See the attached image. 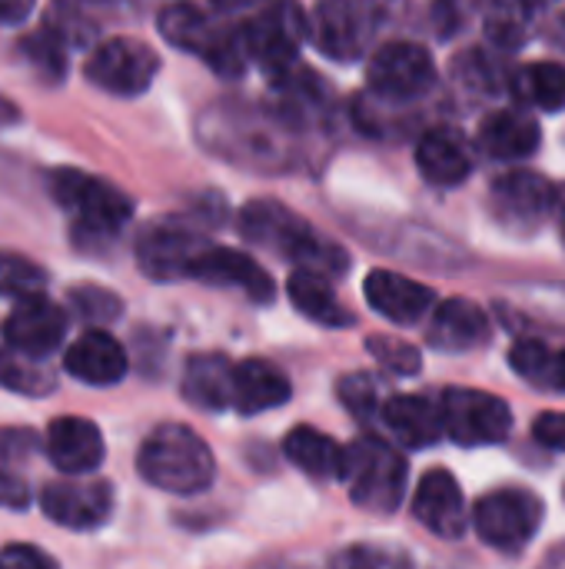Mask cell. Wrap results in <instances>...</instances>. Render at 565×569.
I'll use <instances>...</instances> for the list:
<instances>
[{
  "instance_id": "obj_1",
  "label": "cell",
  "mask_w": 565,
  "mask_h": 569,
  "mask_svg": "<svg viewBox=\"0 0 565 569\" xmlns=\"http://www.w3.org/2000/svg\"><path fill=\"white\" fill-rule=\"evenodd\" d=\"M196 133L206 150L246 170L280 173V170H293L300 160V140H296L300 130L290 127L273 110L253 103H240V100L213 103L210 110H203Z\"/></svg>"
},
{
  "instance_id": "obj_2",
  "label": "cell",
  "mask_w": 565,
  "mask_h": 569,
  "mask_svg": "<svg viewBox=\"0 0 565 569\" xmlns=\"http://www.w3.org/2000/svg\"><path fill=\"white\" fill-rule=\"evenodd\" d=\"M240 230L246 240L276 250L293 260L300 270L316 277H340L350 267V257L326 237H320L303 217L276 200H253L240 210Z\"/></svg>"
},
{
  "instance_id": "obj_3",
  "label": "cell",
  "mask_w": 565,
  "mask_h": 569,
  "mask_svg": "<svg viewBox=\"0 0 565 569\" xmlns=\"http://www.w3.org/2000/svg\"><path fill=\"white\" fill-rule=\"evenodd\" d=\"M137 467L143 473V480L157 490L167 493H203L213 483V453L210 447L180 423H163L157 427L137 457Z\"/></svg>"
},
{
  "instance_id": "obj_4",
  "label": "cell",
  "mask_w": 565,
  "mask_h": 569,
  "mask_svg": "<svg viewBox=\"0 0 565 569\" xmlns=\"http://www.w3.org/2000/svg\"><path fill=\"white\" fill-rule=\"evenodd\" d=\"M340 480H346L356 507L370 513H396L406 493V460L390 443L363 437L343 450Z\"/></svg>"
},
{
  "instance_id": "obj_5",
  "label": "cell",
  "mask_w": 565,
  "mask_h": 569,
  "mask_svg": "<svg viewBox=\"0 0 565 569\" xmlns=\"http://www.w3.org/2000/svg\"><path fill=\"white\" fill-rule=\"evenodd\" d=\"M47 180H50L53 200L73 217V223L83 237H100V240L113 237L133 217L130 197L100 177L63 167V170H53Z\"/></svg>"
},
{
  "instance_id": "obj_6",
  "label": "cell",
  "mask_w": 565,
  "mask_h": 569,
  "mask_svg": "<svg viewBox=\"0 0 565 569\" xmlns=\"http://www.w3.org/2000/svg\"><path fill=\"white\" fill-rule=\"evenodd\" d=\"M157 23H160V33L173 47L203 57L216 73H223V77L243 73L246 57H243V47H240V33L223 27V23H216L206 10L186 7V3L167 7Z\"/></svg>"
},
{
  "instance_id": "obj_7",
  "label": "cell",
  "mask_w": 565,
  "mask_h": 569,
  "mask_svg": "<svg viewBox=\"0 0 565 569\" xmlns=\"http://www.w3.org/2000/svg\"><path fill=\"white\" fill-rule=\"evenodd\" d=\"M543 500L526 487H500L473 507V527L483 543L516 553L543 527Z\"/></svg>"
},
{
  "instance_id": "obj_8",
  "label": "cell",
  "mask_w": 565,
  "mask_h": 569,
  "mask_svg": "<svg viewBox=\"0 0 565 569\" xmlns=\"http://www.w3.org/2000/svg\"><path fill=\"white\" fill-rule=\"evenodd\" d=\"M443 437L460 447H493L503 443L513 430V410L503 397L450 387L440 400Z\"/></svg>"
},
{
  "instance_id": "obj_9",
  "label": "cell",
  "mask_w": 565,
  "mask_h": 569,
  "mask_svg": "<svg viewBox=\"0 0 565 569\" xmlns=\"http://www.w3.org/2000/svg\"><path fill=\"white\" fill-rule=\"evenodd\" d=\"M436 87V63L413 40H390L370 60V93L390 103L420 100Z\"/></svg>"
},
{
  "instance_id": "obj_10",
  "label": "cell",
  "mask_w": 565,
  "mask_h": 569,
  "mask_svg": "<svg viewBox=\"0 0 565 569\" xmlns=\"http://www.w3.org/2000/svg\"><path fill=\"white\" fill-rule=\"evenodd\" d=\"M306 17L296 7H270L250 17L236 33L246 60H256L270 77H280L283 70L296 67L300 43L306 37Z\"/></svg>"
},
{
  "instance_id": "obj_11",
  "label": "cell",
  "mask_w": 565,
  "mask_h": 569,
  "mask_svg": "<svg viewBox=\"0 0 565 569\" xmlns=\"http://www.w3.org/2000/svg\"><path fill=\"white\" fill-rule=\"evenodd\" d=\"M160 70V57L153 47L133 37H113L100 43L87 60V77L93 87L117 93V97H137L143 93Z\"/></svg>"
},
{
  "instance_id": "obj_12",
  "label": "cell",
  "mask_w": 565,
  "mask_h": 569,
  "mask_svg": "<svg viewBox=\"0 0 565 569\" xmlns=\"http://www.w3.org/2000/svg\"><path fill=\"white\" fill-rule=\"evenodd\" d=\"M493 213L513 233L539 230L559 203V187L533 170H513L493 180Z\"/></svg>"
},
{
  "instance_id": "obj_13",
  "label": "cell",
  "mask_w": 565,
  "mask_h": 569,
  "mask_svg": "<svg viewBox=\"0 0 565 569\" xmlns=\"http://www.w3.org/2000/svg\"><path fill=\"white\" fill-rule=\"evenodd\" d=\"M383 10L373 3H320L313 10V37L333 60H356L370 50Z\"/></svg>"
},
{
  "instance_id": "obj_14",
  "label": "cell",
  "mask_w": 565,
  "mask_h": 569,
  "mask_svg": "<svg viewBox=\"0 0 565 569\" xmlns=\"http://www.w3.org/2000/svg\"><path fill=\"white\" fill-rule=\"evenodd\" d=\"M210 243L196 230H190V223L160 220L140 233L137 260H140V270L153 280H183V277H190L196 257Z\"/></svg>"
},
{
  "instance_id": "obj_15",
  "label": "cell",
  "mask_w": 565,
  "mask_h": 569,
  "mask_svg": "<svg viewBox=\"0 0 565 569\" xmlns=\"http://www.w3.org/2000/svg\"><path fill=\"white\" fill-rule=\"evenodd\" d=\"M43 513L70 530H97L113 507V490L103 480H53L40 493Z\"/></svg>"
},
{
  "instance_id": "obj_16",
  "label": "cell",
  "mask_w": 565,
  "mask_h": 569,
  "mask_svg": "<svg viewBox=\"0 0 565 569\" xmlns=\"http://www.w3.org/2000/svg\"><path fill=\"white\" fill-rule=\"evenodd\" d=\"M63 333H67V317L47 297L20 300L3 323V337L10 343V350L20 357H30V360L50 357L60 347Z\"/></svg>"
},
{
  "instance_id": "obj_17",
  "label": "cell",
  "mask_w": 565,
  "mask_h": 569,
  "mask_svg": "<svg viewBox=\"0 0 565 569\" xmlns=\"http://www.w3.org/2000/svg\"><path fill=\"white\" fill-rule=\"evenodd\" d=\"M413 517L443 540H460L470 527L466 497L450 470H430L413 497Z\"/></svg>"
},
{
  "instance_id": "obj_18",
  "label": "cell",
  "mask_w": 565,
  "mask_h": 569,
  "mask_svg": "<svg viewBox=\"0 0 565 569\" xmlns=\"http://www.w3.org/2000/svg\"><path fill=\"white\" fill-rule=\"evenodd\" d=\"M539 143H543V130L536 117L523 107H500L486 113L476 130V147L503 163L529 160L539 150Z\"/></svg>"
},
{
  "instance_id": "obj_19",
  "label": "cell",
  "mask_w": 565,
  "mask_h": 569,
  "mask_svg": "<svg viewBox=\"0 0 565 569\" xmlns=\"http://www.w3.org/2000/svg\"><path fill=\"white\" fill-rule=\"evenodd\" d=\"M193 280H203V283H216V287H236L243 290L253 303H266L273 300V277L246 253L240 250H230V247H206L193 270H190Z\"/></svg>"
},
{
  "instance_id": "obj_20",
  "label": "cell",
  "mask_w": 565,
  "mask_h": 569,
  "mask_svg": "<svg viewBox=\"0 0 565 569\" xmlns=\"http://www.w3.org/2000/svg\"><path fill=\"white\" fill-rule=\"evenodd\" d=\"M366 300L370 307L393 320V323H403V327H413L420 323L433 307H436V293L403 273H393V270H373L366 277Z\"/></svg>"
},
{
  "instance_id": "obj_21",
  "label": "cell",
  "mask_w": 565,
  "mask_h": 569,
  "mask_svg": "<svg viewBox=\"0 0 565 569\" xmlns=\"http://www.w3.org/2000/svg\"><path fill=\"white\" fill-rule=\"evenodd\" d=\"M416 167L430 183L456 187L473 173L476 160L470 140L456 127H433L416 143Z\"/></svg>"
},
{
  "instance_id": "obj_22",
  "label": "cell",
  "mask_w": 565,
  "mask_h": 569,
  "mask_svg": "<svg viewBox=\"0 0 565 569\" xmlns=\"http://www.w3.org/2000/svg\"><path fill=\"white\" fill-rule=\"evenodd\" d=\"M47 457L67 477H83L103 463V437L83 417H60L47 430Z\"/></svg>"
},
{
  "instance_id": "obj_23",
  "label": "cell",
  "mask_w": 565,
  "mask_h": 569,
  "mask_svg": "<svg viewBox=\"0 0 565 569\" xmlns=\"http://www.w3.org/2000/svg\"><path fill=\"white\" fill-rule=\"evenodd\" d=\"M426 337L436 350L463 353V350H476V347L490 343L493 327H490V317L483 313V307H476L473 300L453 297L433 310Z\"/></svg>"
},
{
  "instance_id": "obj_24",
  "label": "cell",
  "mask_w": 565,
  "mask_h": 569,
  "mask_svg": "<svg viewBox=\"0 0 565 569\" xmlns=\"http://www.w3.org/2000/svg\"><path fill=\"white\" fill-rule=\"evenodd\" d=\"M380 420L386 423V430L410 450L420 447H433L443 440V417H440V403L430 397H416V393H403V397H386Z\"/></svg>"
},
{
  "instance_id": "obj_25",
  "label": "cell",
  "mask_w": 565,
  "mask_h": 569,
  "mask_svg": "<svg viewBox=\"0 0 565 569\" xmlns=\"http://www.w3.org/2000/svg\"><path fill=\"white\" fill-rule=\"evenodd\" d=\"M63 367L70 377H77L90 387H110L127 377V353L110 333L90 330L67 350Z\"/></svg>"
},
{
  "instance_id": "obj_26",
  "label": "cell",
  "mask_w": 565,
  "mask_h": 569,
  "mask_svg": "<svg viewBox=\"0 0 565 569\" xmlns=\"http://www.w3.org/2000/svg\"><path fill=\"white\" fill-rule=\"evenodd\" d=\"M293 387L283 377V370H276L266 360H243L233 367V407L246 417L283 407Z\"/></svg>"
},
{
  "instance_id": "obj_27",
  "label": "cell",
  "mask_w": 565,
  "mask_h": 569,
  "mask_svg": "<svg viewBox=\"0 0 565 569\" xmlns=\"http://www.w3.org/2000/svg\"><path fill=\"white\" fill-rule=\"evenodd\" d=\"M233 367L220 353H200L186 363L183 397L200 410H226L233 407Z\"/></svg>"
},
{
  "instance_id": "obj_28",
  "label": "cell",
  "mask_w": 565,
  "mask_h": 569,
  "mask_svg": "<svg viewBox=\"0 0 565 569\" xmlns=\"http://www.w3.org/2000/svg\"><path fill=\"white\" fill-rule=\"evenodd\" d=\"M509 93L523 107L559 113V110H565V67L556 60L523 63L519 70L509 73Z\"/></svg>"
},
{
  "instance_id": "obj_29",
  "label": "cell",
  "mask_w": 565,
  "mask_h": 569,
  "mask_svg": "<svg viewBox=\"0 0 565 569\" xmlns=\"http://www.w3.org/2000/svg\"><path fill=\"white\" fill-rule=\"evenodd\" d=\"M283 453H286L290 463H296L313 480H340L343 447H336L333 437H326V433H320L313 427H296L286 437Z\"/></svg>"
},
{
  "instance_id": "obj_30",
  "label": "cell",
  "mask_w": 565,
  "mask_h": 569,
  "mask_svg": "<svg viewBox=\"0 0 565 569\" xmlns=\"http://www.w3.org/2000/svg\"><path fill=\"white\" fill-rule=\"evenodd\" d=\"M513 370L549 393H565V347H553L546 340H519L509 350Z\"/></svg>"
},
{
  "instance_id": "obj_31",
  "label": "cell",
  "mask_w": 565,
  "mask_h": 569,
  "mask_svg": "<svg viewBox=\"0 0 565 569\" xmlns=\"http://www.w3.org/2000/svg\"><path fill=\"white\" fill-rule=\"evenodd\" d=\"M290 300L313 323H323V327H350L353 323V313L336 300V293H333L326 277L296 270L290 277Z\"/></svg>"
},
{
  "instance_id": "obj_32",
  "label": "cell",
  "mask_w": 565,
  "mask_h": 569,
  "mask_svg": "<svg viewBox=\"0 0 565 569\" xmlns=\"http://www.w3.org/2000/svg\"><path fill=\"white\" fill-rule=\"evenodd\" d=\"M453 77L466 90L483 93V97H493L500 90H509V70H506V63L496 53H486V50H466L463 57H456Z\"/></svg>"
},
{
  "instance_id": "obj_33",
  "label": "cell",
  "mask_w": 565,
  "mask_h": 569,
  "mask_svg": "<svg viewBox=\"0 0 565 569\" xmlns=\"http://www.w3.org/2000/svg\"><path fill=\"white\" fill-rule=\"evenodd\" d=\"M17 50L47 80H60L67 73V33L60 27H50L47 23V27L33 30L30 37H23L17 43Z\"/></svg>"
},
{
  "instance_id": "obj_34",
  "label": "cell",
  "mask_w": 565,
  "mask_h": 569,
  "mask_svg": "<svg viewBox=\"0 0 565 569\" xmlns=\"http://www.w3.org/2000/svg\"><path fill=\"white\" fill-rule=\"evenodd\" d=\"M0 387L23 397H47L57 390V377L40 360L20 357L13 350H0Z\"/></svg>"
},
{
  "instance_id": "obj_35",
  "label": "cell",
  "mask_w": 565,
  "mask_h": 569,
  "mask_svg": "<svg viewBox=\"0 0 565 569\" xmlns=\"http://www.w3.org/2000/svg\"><path fill=\"white\" fill-rule=\"evenodd\" d=\"M539 13V7H496L486 13V37L496 43V50H516L529 40L533 20Z\"/></svg>"
},
{
  "instance_id": "obj_36",
  "label": "cell",
  "mask_w": 565,
  "mask_h": 569,
  "mask_svg": "<svg viewBox=\"0 0 565 569\" xmlns=\"http://www.w3.org/2000/svg\"><path fill=\"white\" fill-rule=\"evenodd\" d=\"M47 287V273L43 267H37L33 260L20 257V253H0V293L20 300H33L43 297Z\"/></svg>"
},
{
  "instance_id": "obj_37",
  "label": "cell",
  "mask_w": 565,
  "mask_h": 569,
  "mask_svg": "<svg viewBox=\"0 0 565 569\" xmlns=\"http://www.w3.org/2000/svg\"><path fill=\"white\" fill-rule=\"evenodd\" d=\"M366 347L376 357V363L383 370L396 373V377H413L423 367V353L413 343H406V340H396V337H370Z\"/></svg>"
},
{
  "instance_id": "obj_38",
  "label": "cell",
  "mask_w": 565,
  "mask_h": 569,
  "mask_svg": "<svg viewBox=\"0 0 565 569\" xmlns=\"http://www.w3.org/2000/svg\"><path fill=\"white\" fill-rule=\"evenodd\" d=\"M340 400L346 410H353L356 417L370 420L383 410V393H380V380L370 373H350L340 380Z\"/></svg>"
},
{
  "instance_id": "obj_39",
  "label": "cell",
  "mask_w": 565,
  "mask_h": 569,
  "mask_svg": "<svg viewBox=\"0 0 565 569\" xmlns=\"http://www.w3.org/2000/svg\"><path fill=\"white\" fill-rule=\"evenodd\" d=\"M70 303H73V310H77L83 320H93V323H107V320H117V317L123 313V300H120L113 290L93 287V283L73 287V290H70Z\"/></svg>"
},
{
  "instance_id": "obj_40",
  "label": "cell",
  "mask_w": 565,
  "mask_h": 569,
  "mask_svg": "<svg viewBox=\"0 0 565 569\" xmlns=\"http://www.w3.org/2000/svg\"><path fill=\"white\" fill-rule=\"evenodd\" d=\"M333 569H413L410 557L403 550L393 547H376V543H363V547H350L343 550Z\"/></svg>"
},
{
  "instance_id": "obj_41",
  "label": "cell",
  "mask_w": 565,
  "mask_h": 569,
  "mask_svg": "<svg viewBox=\"0 0 565 569\" xmlns=\"http://www.w3.org/2000/svg\"><path fill=\"white\" fill-rule=\"evenodd\" d=\"M40 447V437L30 433L27 427H10L0 430V463H20Z\"/></svg>"
},
{
  "instance_id": "obj_42",
  "label": "cell",
  "mask_w": 565,
  "mask_h": 569,
  "mask_svg": "<svg viewBox=\"0 0 565 569\" xmlns=\"http://www.w3.org/2000/svg\"><path fill=\"white\" fill-rule=\"evenodd\" d=\"M0 569H57V563L37 547L13 543V547L0 550Z\"/></svg>"
},
{
  "instance_id": "obj_43",
  "label": "cell",
  "mask_w": 565,
  "mask_h": 569,
  "mask_svg": "<svg viewBox=\"0 0 565 569\" xmlns=\"http://www.w3.org/2000/svg\"><path fill=\"white\" fill-rule=\"evenodd\" d=\"M533 437H536L543 447L565 453V413H543V417H536Z\"/></svg>"
},
{
  "instance_id": "obj_44",
  "label": "cell",
  "mask_w": 565,
  "mask_h": 569,
  "mask_svg": "<svg viewBox=\"0 0 565 569\" xmlns=\"http://www.w3.org/2000/svg\"><path fill=\"white\" fill-rule=\"evenodd\" d=\"M27 500H30L27 483H23L17 473H10V470L0 467V507H7V510H23Z\"/></svg>"
},
{
  "instance_id": "obj_45",
  "label": "cell",
  "mask_w": 565,
  "mask_h": 569,
  "mask_svg": "<svg viewBox=\"0 0 565 569\" xmlns=\"http://www.w3.org/2000/svg\"><path fill=\"white\" fill-rule=\"evenodd\" d=\"M30 17V3L27 0H17V3H0V20L3 23H20V20H27Z\"/></svg>"
},
{
  "instance_id": "obj_46",
  "label": "cell",
  "mask_w": 565,
  "mask_h": 569,
  "mask_svg": "<svg viewBox=\"0 0 565 569\" xmlns=\"http://www.w3.org/2000/svg\"><path fill=\"white\" fill-rule=\"evenodd\" d=\"M20 120V110L0 93V127H10V123H17Z\"/></svg>"
},
{
  "instance_id": "obj_47",
  "label": "cell",
  "mask_w": 565,
  "mask_h": 569,
  "mask_svg": "<svg viewBox=\"0 0 565 569\" xmlns=\"http://www.w3.org/2000/svg\"><path fill=\"white\" fill-rule=\"evenodd\" d=\"M556 40H559V47L565 50V10L556 17Z\"/></svg>"
},
{
  "instance_id": "obj_48",
  "label": "cell",
  "mask_w": 565,
  "mask_h": 569,
  "mask_svg": "<svg viewBox=\"0 0 565 569\" xmlns=\"http://www.w3.org/2000/svg\"><path fill=\"white\" fill-rule=\"evenodd\" d=\"M559 233H563V243H565V210H563V220H559Z\"/></svg>"
}]
</instances>
